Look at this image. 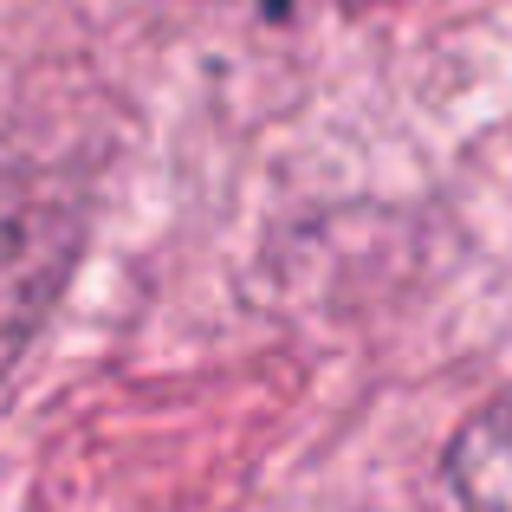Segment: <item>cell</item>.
I'll return each instance as SVG.
<instances>
[{"label": "cell", "instance_id": "cell-1", "mask_svg": "<svg viewBox=\"0 0 512 512\" xmlns=\"http://www.w3.org/2000/svg\"><path fill=\"white\" fill-rule=\"evenodd\" d=\"M441 474L461 512H512V389L480 402L461 428H454Z\"/></svg>", "mask_w": 512, "mask_h": 512}]
</instances>
